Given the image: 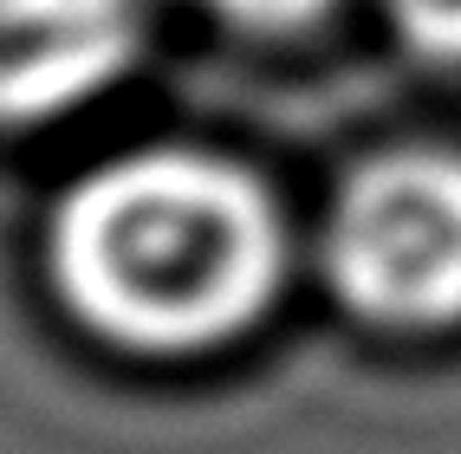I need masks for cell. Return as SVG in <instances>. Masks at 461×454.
I'll use <instances>...</instances> for the list:
<instances>
[{"label": "cell", "instance_id": "cell-1", "mask_svg": "<svg viewBox=\"0 0 461 454\" xmlns=\"http://www.w3.org/2000/svg\"><path fill=\"white\" fill-rule=\"evenodd\" d=\"M46 260L85 331L182 357L228 344L267 312L286 272V227L240 163L163 143L72 182Z\"/></svg>", "mask_w": 461, "mask_h": 454}, {"label": "cell", "instance_id": "cell-2", "mask_svg": "<svg viewBox=\"0 0 461 454\" xmlns=\"http://www.w3.org/2000/svg\"><path fill=\"white\" fill-rule=\"evenodd\" d=\"M325 272L338 298L384 331L461 325V156H371L325 215Z\"/></svg>", "mask_w": 461, "mask_h": 454}, {"label": "cell", "instance_id": "cell-3", "mask_svg": "<svg viewBox=\"0 0 461 454\" xmlns=\"http://www.w3.org/2000/svg\"><path fill=\"white\" fill-rule=\"evenodd\" d=\"M149 0H0V124H40L137 58Z\"/></svg>", "mask_w": 461, "mask_h": 454}, {"label": "cell", "instance_id": "cell-4", "mask_svg": "<svg viewBox=\"0 0 461 454\" xmlns=\"http://www.w3.org/2000/svg\"><path fill=\"white\" fill-rule=\"evenodd\" d=\"M396 33H403L422 58L461 66V0H384Z\"/></svg>", "mask_w": 461, "mask_h": 454}, {"label": "cell", "instance_id": "cell-5", "mask_svg": "<svg viewBox=\"0 0 461 454\" xmlns=\"http://www.w3.org/2000/svg\"><path fill=\"white\" fill-rule=\"evenodd\" d=\"M221 20H234L240 33H299V26L325 20L338 0H208Z\"/></svg>", "mask_w": 461, "mask_h": 454}]
</instances>
